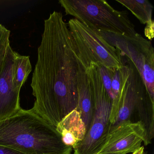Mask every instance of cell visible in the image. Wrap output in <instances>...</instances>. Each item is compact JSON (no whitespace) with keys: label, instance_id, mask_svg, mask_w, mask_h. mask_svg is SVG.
I'll use <instances>...</instances> for the list:
<instances>
[{"label":"cell","instance_id":"obj_3","mask_svg":"<svg viewBox=\"0 0 154 154\" xmlns=\"http://www.w3.org/2000/svg\"><path fill=\"white\" fill-rule=\"evenodd\" d=\"M66 14L99 31L134 35L135 26L126 11L115 10L104 0H59Z\"/></svg>","mask_w":154,"mask_h":154},{"label":"cell","instance_id":"obj_7","mask_svg":"<svg viewBox=\"0 0 154 154\" xmlns=\"http://www.w3.org/2000/svg\"><path fill=\"white\" fill-rule=\"evenodd\" d=\"M150 143L145 124L141 121L123 122L111 126L104 146L99 154H127L134 153Z\"/></svg>","mask_w":154,"mask_h":154},{"label":"cell","instance_id":"obj_9","mask_svg":"<svg viewBox=\"0 0 154 154\" xmlns=\"http://www.w3.org/2000/svg\"><path fill=\"white\" fill-rule=\"evenodd\" d=\"M77 89L78 99L76 109L81 114L87 132L93 117L94 102L91 88L85 69L79 60L77 73Z\"/></svg>","mask_w":154,"mask_h":154},{"label":"cell","instance_id":"obj_2","mask_svg":"<svg viewBox=\"0 0 154 154\" xmlns=\"http://www.w3.org/2000/svg\"><path fill=\"white\" fill-rule=\"evenodd\" d=\"M0 145L25 154H71L56 128L32 109L0 121Z\"/></svg>","mask_w":154,"mask_h":154},{"label":"cell","instance_id":"obj_5","mask_svg":"<svg viewBox=\"0 0 154 154\" xmlns=\"http://www.w3.org/2000/svg\"><path fill=\"white\" fill-rule=\"evenodd\" d=\"M67 25L77 58L85 69L91 64L111 69H119L122 66V56L119 50L109 44L99 31L75 19L70 20Z\"/></svg>","mask_w":154,"mask_h":154},{"label":"cell","instance_id":"obj_16","mask_svg":"<svg viewBox=\"0 0 154 154\" xmlns=\"http://www.w3.org/2000/svg\"><path fill=\"white\" fill-rule=\"evenodd\" d=\"M0 154H25L9 147L0 145Z\"/></svg>","mask_w":154,"mask_h":154},{"label":"cell","instance_id":"obj_17","mask_svg":"<svg viewBox=\"0 0 154 154\" xmlns=\"http://www.w3.org/2000/svg\"><path fill=\"white\" fill-rule=\"evenodd\" d=\"M145 35L149 39H152L154 36V23L146 25L145 28Z\"/></svg>","mask_w":154,"mask_h":154},{"label":"cell","instance_id":"obj_8","mask_svg":"<svg viewBox=\"0 0 154 154\" xmlns=\"http://www.w3.org/2000/svg\"><path fill=\"white\" fill-rule=\"evenodd\" d=\"M15 53L10 45L0 72V121L13 116L21 109L20 92L13 85Z\"/></svg>","mask_w":154,"mask_h":154},{"label":"cell","instance_id":"obj_6","mask_svg":"<svg viewBox=\"0 0 154 154\" xmlns=\"http://www.w3.org/2000/svg\"><path fill=\"white\" fill-rule=\"evenodd\" d=\"M109 43L129 59L137 70L154 103V49L150 40L136 33L126 35L99 31Z\"/></svg>","mask_w":154,"mask_h":154},{"label":"cell","instance_id":"obj_4","mask_svg":"<svg viewBox=\"0 0 154 154\" xmlns=\"http://www.w3.org/2000/svg\"><path fill=\"white\" fill-rule=\"evenodd\" d=\"M93 95L94 112L83 140L72 147L74 154H99L111 128L110 114L112 100L106 91L97 66L91 64L85 69Z\"/></svg>","mask_w":154,"mask_h":154},{"label":"cell","instance_id":"obj_1","mask_svg":"<svg viewBox=\"0 0 154 154\" xmlns=\"http://www.w3.org/2000/svg\"><path fill=\"white\" fill-rule=\"evenodd\" d=\"M78 60L72 37L61 12L45 20L31 87L32 109L56 128L78 104Z\"/></svg>","mask_w":154,"mask_h":154},{"label":"cell","instance_id":"obj_13","mask_svg":"<svg viewBox=\"0 0 154 154\" xmlns=\"http://www.w3.org/2000/svg\"><path fill=\"white\" fill-rule=\"evenodd\" d=\"M11 32L3 25L0 24V72L2 69L10 45Z\"/></svg>","mask_w":154,"mask_h":154},{"label":"cell","instance_id":"obj_19","mask_svg":"<svg viewBox=\"0 0 154 154\" xmlns=\"http://www.w3.org/2000/svg\"><path fill=\"white\" fill-rule=\"evenodd\" d=\"M147 154L146 153V152H145V154Z\"/></svg>","mask_w":154,"mask_h":154},{"label":"cell","instance_id":"obj_11","mask_svg":"<svg viewBox=\"0 0 154 154\" xmlns=\"http://www.w3.org/2000/svg\"><path fill=\"white\" fill-rule=\"evenodd\" d=\"M127 8L141 24L150 25L152 20L153 6L147 0H116Z\"/></svg>","mask_w":154,"mask_h":154},{"label":"cell","instance_id":"obj_12","mask_svg":"<svg viewBox=\"0 0 154 154\" xmlns=\"http://www.w3.org/2000/svg\"><path fill=\"white\" fill-rule=\"evenodd\" d=\"M32 69L29 57L21 55L16 52L13 72V85L17 91L20 92L21 87L26 82Z\"/></svg>","mask_w":154,"mask_h":154},{"label":"cell","instance_id":"obj_10","mask_svg":"<svg viewBox=\"0 0 154 154\" xmlns=\"http://www.w3.org/2000/svg\"><path fill=\"white\" fill-rule=\"evenodd\" d=\"M56 129L64 143L72 147L83 140L86 133L85 125L76 109L65 116Z\"/></svg>","mask_w":154,"mask_h":154},{"label":"cell","instance_id":"obj_18","mask_svg":"<svg viewBox=\"0 0 154 154\" xmlns=\"http://www.w3.org/2000/svg\"><path fill=\"white\" fill-rule=\"evenodd\" d=\"M145 152L144 151V147L143 146H141V147L138 149L137 151L132 153V154H144Z\"/></svg>","mask_w":154,"mask_h":154},{"label":"cell","instance_id":"obj_15","mask_svg":"<svg viewBox=\"0 0 154 154\" xmlns=\"http://www.w3.org/2000/svg\"><path fill=\"white\" fill-rule=\"evenodd\" d=\"M121 80L120 68L115 69L111 82L112 91L113 95L112 101L115 100L119 96L121 88Z\"/></svg>","mask_w":154,"mask_h":154},{"label":"cell","instance_id":"obj_14","mask_svg":"<svg viewBox=\"0 0 154 154\" xmlns=\"http://www.w3.org/2000/svg\"><path fill=\"white\" fill-rule=\"evenodd\" d=\"M95 65L97 66L99 69L104 87L112 100L113 95H112V79L114 70L116 69L107 68L101 65Z\"/></svg>","mask_w":154,"mask_h":154}]
</instances>
